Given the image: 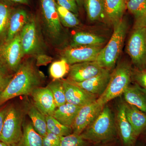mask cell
<instances>
[{
	"label": "cell",
	"instance_id": "6da1fadb",
	"mask_svg": "<svg viewBox=\"0 0 146 146\" xmlns=\"http://www.w3.org/2000/svg\"><path fill=\"white\" fill-rule=\"evenodd\" d=\"M44 77L33 63L26 61L21 64L7 86L0 94V107L9 100L21 96L30 95L35 89L41 87Z\"/></svg>",
	"mask_w": 146,
	"mask_h": 146
},
{
	"label": "cell",
	"instance_id": "7a4b0ae2",
	"mask_svg": "<svg viewBox=\"0 0 146 146\" xmlns=\"http://www.w3.org/2000/svg\"><path fill=\"white\" fill-rule=\"evenodd\" d=\"M117 133L115 119L112 110L105 105L98 117L80 134L88 142H107L113 139Z\"/></svg>",
	"mask_w": 146,
	"mask_h": 146
},
{
	"label": "cell",
	"instance_id": "3957f363",
	"mask_svg": "<svg viewBox=\"0 0 146 146\" xmlns=\"http://www.w3.org/2000/svg\"><path fill=\"white\" fill-rule=\"evenodd\" d=\"M127 27V23L123 19L114 27L111 39L102 48L96 61L102 68L110 70L115 66L122 48Z\"/></svg>",
	"mask_w": 146,
	"mask_h": 146
},
{
	"label": "cell",
	"instance_id": "277c9868",
	"mask_svg": "<svg viewBox=\"0 0 146 146\" xmlns=\"http://www.w3.org/2000/svg\"><path fill=\"white\" fill-rule=\"evenodd\" d=\"M132 74L131 68L127 63L119 64L111 73L105 91L98 98L97 101L105 106L108 102L123 95L130 85Z\"/></svg>",
	"mask_w": 146,
	"mask_h": 146
},
{
	"label": "cell",
	"instance_id": "5b68a950",
	"mask_svg": "<svg viewBox=\"0 0 146 146\" xmlns=\"http://www.w3.org/2000/svg\"><path fill=\"white\" fill-rule=\"evenodd\" d=\"M25 114V107L10 105L0 135V141L12 146L20 141L23 135V121Z\"/></svg>",
	"mask_w": 146,
	"mask_h": 146
},
{
	"label": "cell",
	"instance_id": "8992f818",
	"mask_svg": "<svg viewBox=\"0 0 146 146\" xmlns=\"http://www.w3.org/2000/svg\"><path fill=\"white\" fill-rule=\"evenodd\" d=\"M23 53L20 35L0 45V68L8 74H15L21 65Z\"/></svg>",
	"mask_w": 146,
	"mask_h": 146
},
{
	"label": "cell",
	"instance_id": "52a82bcc",
	"mask_svg": "<svg viewBox=\"0 0 146 146\" xmlns=\"http://www.w3.org/2000/svg\"><path fill=\"white\" fill-rule=\"evenodd\" d=\"M127 49L137 70L146 69V27L134 29Z\"/></svg>",
	"mask_w": 146,
	"mask_h": 146
},
{
	"label": "cell",
	"instance_id": "ba28073f",
	"mask_svg": "<svg viewBox=\"0 0 146 146\" xmlns=\"http://www.w3.org/2000/svg\"><path fill=\"white\" fill-rule=\"evenodd\" d=\"M104 106L97 101L81 106L71 128L73 133L80 135L96 119Z\"/></svg>",
	"mask_w": 146,
	"mask_h": 146
},
{
	"label": "cell",
	"instance_id": "9c48e42d",
	"mask_svg": "<svg viewBox=\"0 0 146 146\" xmlns=\"http://www.w3.org/2000/svg\"><path fill=\"white\" fill-rule=\"evenodd\" d=\"M101 49L98 46H71L62 52V58L70 65L96 61Z\"/></svg>",
	"mask_w": 146,
	"mask_h": 146
},
{
	"label": "cell",
	"instance_id": "30bf717a",
	"mask_svg": "<svg viewBox=\"0 0 146 146\" xmlns=\"http://www.w3.org/2000/svg\"><path fill=\"white\" fill-rule=\"evenodd\" d=\"M115 122L117 131L123 146H136L138 138L126 116L125 103H121L118 106Z\"/></svg>",
	"mask_w": 146,
	"mask_h": 146
},
{
	"label": "cell",
	"instance_id": "8fae6325",
	"mask_svg": "<svg viewBox=\"0 0 146 146\" xmlns=\"http://www.w3.org/2000/svg\"><path fill=\"white\" fill-rule=\"evenodd\" d=\"M62 82L68 103L81 107L94 102L98 98L68 80H62Z\"/></svg>",
	"mask_w": 146,
	"mask_h": 146
},
{
	"label": "cell",
	"instance_id": "7c38bea8",
	"mask_svg": "<svg viewBox=\"0 0 146 146\" xmlns=\"http://www.w3.org/2000/svg\"><path fill=\"white\" fill-rule=\"evenodd\" d=\"M33 104L45 116H53L57 108L50 90L48 86L38 87L31 94Z\"/></svg>",
	"mask_w": 146,
	"mask_h": 146
},
{
	"label": "cell",
	"instance_id": "4fadbf2b",
	"mask_svg": "<svg viewBox=\"0 0 146 146\" xmlns=\"http://www.w3.org/2000/svg\"><path fill=\"white\" fill-rule=\"evenodd\" d=\"M104 69L96 61L73 64L70 65L68 80L74 82H82L97 75Z\"/></svg>",
	"mask_w": 146,
	"mask_h": 146
},
{
	"label": "cell",
	"instance_id": "5bb4252c",
	"mask_svg": "<svg viewBox=\"0 0 146 146\" xmlns=\"http://www.w3.org/2000/svg\"><path fill=\"white\" fill-rule=\"evenodd\" d=\"M42 14L50 34L56 37L60 34L61 24L54 0H41Z\"/></svg>",
	"mask_w": 146,
	"mask_h": 146
},
{
	"label": "cell",
	"instance_id": "9a60e30c",
	"mask_svg": "<svg viewBox=\"0 0 146 146\" xmlns=\"http://www.w3.org/2000/svg\"><path fill=\"white\" fill-rule=\"evenodd\" d=\"M111 74L110 70L104 69L97 75L82 82L70 81L99 97L105 91L109 83Z\"/></svg>",
	"mask_w": 146,
	"mask_h": 146
},
{
	"label": "cell",
	"instance_id": "2e32d148",
	"mask_svg": "<svg viewBox=\"0 0 146 146\" xmlns=\"http://www.w3.org/2000/svg\"><path fill=\"white\" fill-rule=\"evenodd\" d=\"M20 36L23 54L33 52L36 49L37 44L36 27L34 21H30L26 24Z\"/></svg>",
	"mask_w": 146,
	"mask_h": 146
},
{
	"label": "cell",
	"instance_id": "e0dca14e",
	"mask_svg": "<svg viewBox=\"0 0 146 146\" xmlns=\"http://www.w3.org/2000/svg\"><path fill=\"white\" fill-rule=\"evenodd\" d=\"M125 112L128 121L137 138L146 129V113L138 108L125 103Z\"/></svg>",
	"mask_w": 146,
	"mask_h": 146
},
{
	"label": "cell",
	"instance_id": "ac0fdd59",
	"mask_svg": "<svg viewBox=\"0 0 146 146\" xmlns=\"http://www.w3.org/2000/svg\"><path fill=\"white\" fill-rule=\"evenodd\" d=\"M126 103L146 113V90L137 83L129 85L123 94Z\"/></svg>",
	"mask_w": 146,
	"mask_h": 146
},
{
	"label": "cell",
	"instance_id": "d6986e66",
	"mask_svg": "<svg viewBox=\"0 0 146 146\" xmlns=\"http://www.w3.org/2000/svg\"><path fill=\"white\" fill-rule=\"evenodd\" d=\"M28 15L23 9H12L9 24L6 42H9L18 34L26 24Z\"/></svg>",
	"mask_w": 146,
	"mask_h": 146
},
{
	"label": "cell",
	"instance_id": "ffe728a7",
	"mask_svg": "<svg viewBox=\"0 0 146 146\" xmlns=\"http://www.w3.org/2000/svg\"><path fill=\"white\" fill-rule=\"evenodd\" d=\"M105 15L115 26L121 20L126 9L125 0H104Z\"/></svg>",
	"mask_w": 146,
	"mask_h": 146
},
{
	"label": "cell",
	"instance_id": "44dd1931",
	"mask_svg": "<svg viewBox=\"0 0 146 146\" xmlns=\"http://www.w3.org/2000/svg\"><path fill=\"white\" fill-rule=\"evenodd\" d=\"M80 107L66 102L57 107L53 117L62 124L71 127Z\"/></svg>",
	"mask_w": 146,
	"mask_h": 146
},
{
	"label": "cell",
	"instance_id": "7402d4cb",
	"mask_svg": "<svg viewBox=\"0 0 146 146\" xmlns=\"http://www.w3.org/2000/svg\"><path fill=\"white\" fill-rule=\"evenodd\" d=\"M126 8L134 16V29L146 27V0H127Z\"/></svg>",
	"mask_w": 146,
	"mask_h": 146
},
{
	"label": "cell",
	"instance_id": "603a6c76",
	"mask_svg": "<svg viewBox=\"0 0 146 146\" xmlns=\"http://www.w3.org/2000/svg\"><path fill=\"white\" fill-rule=\"evenodd\" d=\"M26 113L31 121L35 131L44 137L48 133L46 121L44 115L39 112L33 104L27 103L25 106Z\"/></svg>",
	"mask_w": 146,
	"mask_h": 146
},
{
	"label": "cell",
	"instance_id": "cb8c5ba5",
	"mask_svg": "<svg viewBox=\"0 0 146 146\" xmlns=\"http://www.w3.org/2000/svg\"><path fill=\"white\" fill-rule=\"evenodd\" d=\"M12 146H43V137L35 131L31 122L23 123L22 138Z\"/></svg>",
	"mask_w": 146,
	"mask_h": 146
},
{
	"label": "cell",
	"instance_id": "d4e9b609",
	"mask_svg": "<svg viewBox=\"0 0 146 146\" xmlns=\"http://www.w3.org/2000/svg\"><path fill=\"white\" fill-rule=\"evenodd\" d=\"M105 41L104 38L96 35L89 33L78 32L73 36L72 46H100Z\"/></svg>",
	"mask_w": 146,
	"mask_h": 146
},
{
	"label": "cell",
	"instance_id": "484cf974",
	"mask_svg": "<svg viewBox=\"0 0 146 146\" xmlns=\"http://www.w3.org/2000/svg\"><path fill=\"white\" fill-rule=\"evenodd\" d=\"M6 0H0V45L5 43L13 8Z\"/></svg>",
	"mask_w": 146,
	"mask_h": 146
},
{
	"label": "cell",
	"instance_id": "4316f807",
	"mask_svg": "<svg viewBox=\"0 0 146 146\" xmlns=\"http://www.w3.org/2000/svg\"><path fill=\"white\" fill-rule=\"evenodd\" d=\"M82 1L88 18L91 21H98L105 15L104 0H82Z\"/></svg>",
	"mask_w": 146,
	"mask_h": 146
},
{
	"label": "cell",
	"instance_id": "83f0119b",
	"mask_svg": "<svg viewBox=\"0 0 146 146\" xmlns=\"http://www.w3.org/2000/svg\"><path fill=\"white\" fill-rule=\"evenodd\" d=\"M45 117L48 133H53L60 137L67 136L73 133L72 128L62 124L53 116H47Z\"/></svg>",
	"mask_w": 146,
	"mask_h": 146
},
{
	"label": "cell",
	"instance_id": "f1b7e54d",
	"mask_svg": "<svg viewBox=\"0 0 146 146\" xmlns=\"http://www.w3.org/2000/svg\"><path fill=\"white\" fill-rule=\"evenodd\" d=\"M70 65L66 60L62 58L61 60L55 61L50 67V75L54 80H58L63 78L69 73Z\"/></svg>",
	"mask_w": 146,
	"mask_h": 146
},
{
	"label": "cell",
	"instance_id": "f546056e",
	"mask_svg": "<svg viewBox=\"0 0 146 146\" xmlns=\"http://www.w3.org/2000/svg\"><path fill=\"white\" fill-rule=\"evenodd\" d=\"M56 8L60 23L64 26L72 28L78 25L79 21L74 13L57 4Z\"/></svg>",
	"mask_w": 146,
	"mask_h": 146
},
{
	"label": "cell",
	"instance_id": "4dcf8cb0",
	"mask_svg": "<svg viewBox=\"0 0 146 146\" xmlns=\"http://www.w3.org/2000/svg\"><path fill=\"white\" fill-rule=\"evenodd\" d=\"M52 93L57 107L67 102L62 80H54L48 85Z\"/></svg>",
	"mask_w": 146,
	"mask_h": 146
},
{
	"label": "cell",
	"instance_id": "1f68e13d",
	"mask_svg": "<svg viewBox=\"0 0 146 146\" xmlns=\"http://www.w3.org/2000/svg\"><path fill=\"white\" fill-rule=\"evenodd\" d=\"M88 142L80 134L72 133L60 137L59 146H88Z\"/></svg>",
	"mask_w": 146,
	"mask_h": 146
},
{
	"label": "cell",
	"instance_id": "d6a6232c",
	"mask_svg": "<svg viewBox=\"0 0 146 146\" xmlns=\"http://www.w3.org/2000/svg\"><path fill=\"white\" fill-rule=\"evenodd\" d=\"M58 5L66 9L77 16L78 14V4L76 0H56Z\"/></svg>",
	"mask_w": 146,
	"mask_h": 146
},
{
	"label": "cell",
	"instance_id": "836d02e7",
	"mask_svg": "<svg viewBox=\"0 0 146 146\" xmlns=\"http://www.w3.org/2000/svg\"><path fill=\"white\" fill-rule=\"evenodd\" d=\"M60 137L53 133H48L43 137V146H59Z\"/></svg>",
	"mask_w": 146,
	"mask_h": 146
},
{
	"label": "cell",
	"instance_id": "e575fe53",
	"mask_svg": "<svg viewBox=\"0 0 146 146\" xmlns=\"http://www.w3.org/2000/svg\"><path fill=\"white\" fill-rule=\"evenodd\" d=\"M132 74L136 83L146 90V69L137 70Z\"/></svg>",
	"mask_w": 146,
	"mask_h": 146
},
{
	"label": "cell",
	"instance_id": "d590c367",
	"mask_svg": "<svg viewBox=\"0 0 146 146\" xmlns=\"http://www.w3.org/2000/svg\"><path fill=\"white\" fill-rule=\"evenodd\" d=\"M13 75H10L0 68V94L5 89Z\"/></svg>",
	"mask_w": 146,
	"mask_h": 146
},
{
	"label": "cell",
	"instance_id": "8d00e7d4",
	"mask_svg": "<svg viewBox=\"0 0 146 146\" xmlns=\"http://www.w3.org/2000/svg\"><path fill=\"white\" fill-rule=\"evenodd\" d=\"M10 104L4 105L0 107V135L3 125Z\"/></svg>",
	"mask_w": 146,
	"mask_h": 146
},
{
	"label": "cell",
	"instance_id": "74e56055",
	"mask_svg": "<svg viewBox=\"0 0 146 146\" xmlns=\"http://www.w3.org/2000/svg\"><path fill=\"white\" fill-rule=\"evenodd\" d=\"M52 58L46 55L42 54L39 55L36 58V66H41L46 65L50 63Z\"/></svg>",
	"mask_w": 146,
	"mask_h": 146
},
{
	"label": "cell",
	"instance_id": "f35d334b",
	"mask_svg": "<svg viewBox=\"0 0 146 146\" xmlns=\"http://www.w3.org/2000/svg\"><path fill=\"white\" fill-rule=\"evenodd\" d=\"M12 5V4H27L28 0H6Z\"/></svg>",
	"mask_w": 146,
	"mask_h": 146
},
{
	"label": "cell",
	"instance_id": "ab89813d",
	"mask_svg": "<svg viewBox=\"0 0 146 146\" xmlns=\"http://www.w3.org/2000/svg\"><path fill=\"white\" fill-rule=\"evenodd\" d=\"M0 146H10L7 145V144H5V143H3V142H2V141H0Z\"/></svg>",
	"mask_w": 146,
	"mask_h": 146
},
{
	"label": "cell",
	"instance_id": "60d3db41",
	"mask_svg": "<svg viewBox=\"0 0 146 146\" xmlns=\"http://www.w3.org/2000/svg\"><path fill=\"white\" fill-rule=\"evenodd\" d=\"M77 3L78 5L80 6L81 5L82 2V0H76Z\"/></svg>",
	"mask_w": 146,
	"mask_h": 146
},
{
	"label": "cell",
	"instance_id": "b9f144b4",
	"mask_svg": "<svg viewBox=\"0 0 146 146\" xmlns=\"http://www.w3.org/2000/svg\"><path fill=\"white\" fill-rule=\"evenodd\" d=\"M145 146V145H143V144H138V145H136V146Z\"/></svg>",
	"mask_w": 146,
	"mask_h": 146
},
{
	"label": "cell",
	"instance_id": "7bdbcfd3",
	"mask_svg": "<svg viewBox=\"0 0 146 146\" xmlns=\"http://www.w3.org/2000/svg\"><path fill=\"white\" fill-rule=\"evenodd\" d=\"M145 138H146V129H145Z\"/></svg>",
	"mask_w": 146,
	"mask_h": 146
},
{
	"label": "cell",
	"instance_id": "ee69618b",
	"mask_svg": "<svg viewBox=\"0 0 146 146\" xmlns=\"http://www.w3.org/2000/svg\"><path fill=\"white\" fill-rule=\"evenodd\" d=\"M127 0H125V2H126Z\"/></svg>",
	"mask_w": 146,
	"mask_h": 146
}]
</instances>
